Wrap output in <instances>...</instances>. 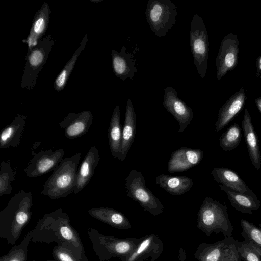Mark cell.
I'll list each match as a JSON object with an SVG mask.
<instances>
[{
    "label": "cell",
    "instance_id": "cell-27",
    "mask_svg": "<svg viewBox=\"0 0 261 261\" xmlns=\"http://www.w3.org/2000/svg\"><path fill=\"white\" fill-rule=\"evenodd\" d=\"M122 130L120 107L116 105L113 112L108 129L109 147L112 155L115 158H118L119 155Z\"/></svg>",
    "mask_w": 261,
    "mask_h": 261
},
{
    "label": "cell",
    "instance_id": "cell-11",
    "mask_svg": "<svg viewBox=\"0 0 261 261\" xmlns=\"http://www.w3.org/2000/svg\"><path fill=\"white\" fill-rule=\"evenodd\" d=\"M239 40L237 35L230 33L221 41L216 57V78L220 81L237 65L239 59Z\"/></svg>",
    "mask_w": 261,
    "mask_h": 261
},
{
    "label": "cell",
    "instance_id": "cell-30",
    "mask_svg": "<svg viewBox=\"0 0 261 261\" xmlns=\"http://www.w3.org/2000/svg\"><path fill=\"white\" fill-rule=\"evenodd\" d=\"M241 138V128L238 124L234 123L220 137V146L225 151L232 150L238 146Z\"/></svg>",
    "mask_w": 261,
    "mask_h": 261
},
{
    "label": "cell",
    "instance_id": "cell-12",
    "mask_svg": "<svg viewBox=\"0 0 261 261\" xmlns=\"http://www.w3.org/2000/svg\"><path fill=\"white\" fill-rule=\"evenodd\" d=\"M65 151L59 149L41 150L35 154L26 167L24 172L29 177H38L53 171L64 158Z\"/></svg>",
    "mask_w": 261,
    "mask_h": 261
},
{
    "label": "cell",
    "instance_id": "cell-18",
    "mask_svg": "<svg viewBox=\"0 0 261 261\" xmlns=\"http://www.w3.org/2000/svg\"><path fill=\"white\" fill-rule=\"evenodd\" d=\"M50 13L49 4L44 2L35 13L30 33L24 40L28 45V50L36 46L44 38L49 24Z\"/></svg>",
    "mask_w": 261,
    "mask_h": 261
},
{
    "label": "cell",
    "instance_id": "cell-38",
    "mask_svg": "<svg viewBox=\"0 0 261 261\" xmlns=\"http://www.w3.org/2000/svg\"><path fill=\"white\" fill-rule=\"evenodd\" d=\"M46 261H56V260L54 259V260H47Z\"/></svg>",
    "mask_w": 261,
    "mask_h": 261
},
{
    "label": "cell",
    "instance_id": "cell-25",
    "mask_svg": "<svg viewBox=\"0 0 261 261\" xmlns=\"http://www.w3.org/2000/svg\"><path fill=\"white\" fill-rule=\"evenodd\" d=\"M156 182L168 193L173 195H180L189 191L193 185L190 177L183 176L158 175Z\"/></svg>",
    "mask_w": 261,
    "mask_h": 261
},
{
    "label": "cell",
    "instance_id": "cell-31",
    "mask_svg": "<svg viewBox=\"0 0 261 261\" xmlns=\"http://www.w3.org/2000/svg\"><path fill=\"white\" fill-rule=\"evenodd\" d=\"M15 173L9 160L3 161L0 166V196L9 195L12 191L11 182L14 180Z\"/></svg>",
    "mask_w": 261,
    "mask_h": 261
},
{
    "label": "cell",
    "instance_id": "cell-1",
    "mask_svg": "<svg viewBox=\"0 0 261 261\" xmlns=\"http://www.w3.org/2000/svg\"><path fill=\"white\" fill-rule=\"evenodd\" d=\"M37 231L43 243L57 242L81 260L88 261L78 232L71 225L68 215L61 208L44 215L39 223Z\"/></svg>",
    "mask_w": 261,
    "mask_h": 261
},
{
    "label": "cell",
    "instance_id": "cell-5",
    "mask_svg": "<svg viewBox=\"0 0 261 261\" xmlns=\"http://www.w3.org/2000/svg\"><path fill=\"white\" fill-rule=\"evenodd\" d=\"M94 251L100 261L111 257L126 258L140 243L135 239H118L113 236L99 233L95 229L90 228L88 231Z\"/></svg>",
    "mask_w": 261,
    "mask_h": 261
},
{
    "label": "cell",
    "instance_id": "cell-24",
    "mask_svg": "<svg viewBox=\"0 0 261 261\" xmlns=\"http://www.w3.org/2000/svg\"><path fill=\"white\" fill-rule=\"evenodd\" d=\"M88 214L94 218L114 227L128 229L131 224L122 213L109 207H94L88 211Z\"/></svg>",
    "mask_w": 261,
    "mask_h": 261
},
{
    "label": "cell",
    "instance_id": "cell-29",
    "mask_svg": "<svg viewBox=\"0 0 261 261\" xmlns=\"http://www.w3.org/2000/svg\"><path fill=\"white\" fill-rule=\"evenodd\" d=\"M32 234L33 229L30 230L26 234L19 245H13L8 253L2 256L0 261H28V247L30 242L31 241Z\"/></svg>",
    "mask_w": 261,
    "mask_h": 261
},
{
    "label": "cell",
    "instance_id": "cell-32",
    "mask_svg": "<svg viewBox=\"0 0 261 261\" xmlns=\"http://www.w3.org/2000/svg\"><path fill=\"white\" fill-rule=\"evenodd\" d=\"M238 251L243 261H261V248L251 241L238 242Z\"/></svg>",
    "mask_w": 261,
    "mask_h": 261
},
{
    "label": "cell",
    "instance_id": "cell-20",
    "mask_svg": "<svg viewBox=\"0 0 261 261\" xmlns=\"http://www.w3.org/2000/svg\"><path fill=\"white\" fill-rule=\"evenodd\" d=\"M111 60L115 75L122 81L127 78L133 80L135 73L138 72L133 57L131 53L126 52L124 45L120 51H112Z\"/></svg>",
    "mask_w": 261,
    "mask_h": 261
},
{
    "label": "cell",
    "instance_id": "cell-16",
    "mask_svg": "<svg viewBox=\"0 0 261 261\" xmlns=\"http://www.w3.org/2000/svg\"><path fill=\"white\" fill-rule=\"evenodd\" d=\"M246 98L242 87L221 107L215 124L216 131L222 129L241 111Z\"/></svg>",
    "mask_w": 261,
    "mask_h": 261
},
{
    "label": "cell",
    "instance_id": "cell-15",
    "mask_svg": "<svg viewBox=\"0 0 261 261\" xmlns=\"http://www.w3.org/2000/svg\"><path fill=\"white\" fill-rule=\"evenodd\" d=\"M203 156V152L199 149L182 147L171 153L167 170L170 173L187 171L199 164Z\"/></svg>",
    "mask_w": 261,
    "mask_h": 261
},
{
    "label": "cell",
    "instance_id": "cell-7",
    "mask_svg": "<svg viewBox=\"0 0 261 261\" xmlns=\"http://www.w3.org/2000/svg\"><path fill=\"white\" fill-rule=\"evenodd\" d=\"M177 8L170 0H148L145 17L151 30L158 37H165L176 21Z\"/></svg>",
    "mask_w": 261,
    "mask_h": 261
},
{
    "label": "cell",
    "instance_id": "cell-10",
    "mask_svg": "<svg viewBox=\"0 0 261 261\" xmlns=\"http://www.w3.org/2000/svg\"><path fill=\"white\" fill-rule=\"evenodd\" d=\"M238 241L232 237L212 244H203L197 251L199 261H243L238 251Z\"/></svg>",
    "mask_w": 261,
    "mask_h": 261
},
{
    "label": "cell",
    "instance_id": "cell-36",
    "mask_svg": "<svg viewBox=\"0 0 261 261\" xmlns=\"http://www.w3.org/2000/svg\"><path fill=\"white\" fill-rule=\"evenodd\" d=\"M256 67L257 75L259 76L261 74V56H259L256 60Z\"/></svg>",
    "mask_w": 261,
    "mask_h": 261
},
{
    "label": "cell",
    "instance_id": "cell-13",
    "mask_svg": "<svg viewBox=\"0 0 261 261\" xmlns=\"http://www.w3.org/2000/svg\"><path fill=\"white\" fill-rule=\"evenodd\" d=\"M163 105L179 125L178 133L183 132L191 123L194 115L192 109L180 99L176 90L171 86L165 89Z\"/></svg>",
    "mask_w": 261,
    "mask_h": 261
},
{
    "label": "cell",
    "instance_id": "cell-8",
    "mask_svg": "<svg viewBox=\"0 0 261 261\" xmlns=\"http://www.w3.org/2000/svg\"><path fill=\"white\" fill-rule=\"evenodd\" d=\"M189 38L194 63L198 73L203 79L207 69L208 36L203 20L197 14L193 15L191 20Z\"/></svg>",
    "mask_w": 261,
    "mask_h": 261
},
{
    "label": "cell",
    "instance_id": "cell-37",
    "mask_svg": "<svg viewBox=\"0 0 261 261\" xmlns=\"http://www.w3.org/2000/svg\"><path fill=\"white\" fill-rule=\"evenodd\" d=\"M255 102L258 109L261 113V97L256 98L255 100Z\"/></svg>",
    "mask_w": 261,
    "mask_h": 261
},
{
    "label": "cell",
    "instance_id": "cell-34",
    "mask_svg": "<svg viewBox=\"0 0 261 261\" xmlns=\"http://www.w3.org/2000/svg\"><path fill=\"white\" fill-rule=\"evenodd\" d=\"M154 237L150 236L145 238L138 245L137 248L123 261H137L141 257L151 252L153 249Z\"/></svg>",
    "mask_w": 261,
    "mask_h": 261
},
{
    "label": "cell",
    "instance_id": "cell-33",
    "mask_svg": "<svg viewBox=\"0 0 261 261\" xmlns=\"http://www.w3.org/2000/svg\"><path fill=\"white\" fill-rule=\"evenodd\" d=\"M241 226L242 228L241 234L244 239L261 248V224L257 226L246 220L241 219Z\"/></svg>",
    "mask_w": 261,
    "mask_h": 261
},
{
    "label": "cell",
    "instance_id": "cell-19",
    "mask_svg": "<svg viewBox=\"0 0 261 261\" xmlns=\"http://www.w3.org/2000/svg\"><path fill=\"white\" fill-rule=\"evenodd\" d=\"M136 130V115L130 98L127 101L121 147L118 159L124 161L134 142Z\"/></svg>",
    "mask_w": 261,
    "mask_h": 261
},
{
    "label": "cell",
    "instance_id": "cell-17",
    "mask_svg": "<svg viewBox=\"0 0 261 261\" xmlns=\"http://www.w3.org/2000/svg\"><path fill=\"white\" fill-rule=\"evenodd\" d=\"M99 162V151L95 146H92L86 153L78 168L74 193L77 194L82 191L90 182L94 175L95 169Z\"/></svg>",
    "mask_w": 261,
    "mask_h": 261
},
{
    "label": "cell",
    "instance_id": "cell-2",
    "mask_svg": "<svg viewBox=\"0 0 261 261\" xmlns=\"http://www.w3.org/2000/svg\"><path fill=\"white\" fill-rule=\"evenodd\" d=\"M32 206L31 192L21 190L13 196L0 212V237L14 245L31 218Z\"/></svg>",
    "mask_w": 261,
    "mask_h": 261
},
{
    "label": "cell",
    "instance_id": "cell-26",
    "mask_svg": "<svg viewBox=\"0 0 261 261\" xmlns=\"http://www.w3.org/2000/svg\"><path fill=\"white\" fill-rule=\"evenodd\" d=\"M220 186L221 190L226 193L231 205L237 211L252 214L253 211L260 207V202L256 196L233 191L222 185Z\"/></svg>",
    "mask_w": 261,
    "mask_h": 261
},
{
    "label": "cell",
    "instance_id": "cell-3",
    "mask_svg": "<svg viewBox=\"0 0 261 261\" xmlns=\"http://www.w3.org/2000/svg\"><path fill=\"white\" fill-rule=\"evenodd\" d=\"M81 152L64 158L46 180L41 193L50 199L64 198L73 192L76 182Z\"/></svg>",
    "mask_w": 261,
    "mask_h": 261
},
{
    "label": "cell",
    "instance_id": "cell-6",
    "mask_svg": "<svg viewBox=\"0 0 261 261\" xmlns=\"http://www.w3.org/2000/svg\"><path fill=\"white\" fill-rule=\"evenodd\" d=\"M54 43V37L49 34L40 40L36 46L28 50L24 72L20 83L21 89L31 91L33 89Z\"/></svg>",
    "mask_w": 261,
    "mask_h": 261
},
{
    "label": "cell",
    "instance_id": "cell-22",
    "mask_svg": "<svg viewBox=\"0 0 261 261\" xmlns=\"http://www.w3.org/2000/svg\"><path fill=\"white\" fill-rule=\"evenodd\" d=\"M242 127L247 144L250 159L253 165L258 170L261 165V155L257 136L254 129L250 114L247 109L245 110L242 122Z\"/></svg>",
    "mask_w": 261,
    "mask_h": 261
},
{
    "label": "cell",
    "instance_id": "cell-21",
    "mask_svg": "<svg viewBox=\"0 0 261 261\" xmlns=\"http://www.w3.org/2000/svg\"><path fill=\"white\" fill-rule=\"evenodd\" d=\"M215 180L233 191L256 196L239 175L224 167L214 168L211 173Z\"/></svg>",
    "mask_w": 261,
    "mask_h": 261
},
{
    "label": "cell",
    "instance_id": "cell-9",
    "mask_svg": "<svg viewBox=\"0 0 261 261\" xmlns=\"http://www.w3.org/2000/svg\"><path fill=\"white\" fill-rule=\"evenodd\" d=\"M127 196L138 202L141 207L153 215L162 213L164 206L160 200L147 188L142 173L133 169L125 178Z\"/></svg>",
    "mask_w": 261,
    "mask_h": 261
},
{
    "label": "cell",
    "instance_id": "cell-4",
    "mask_svg": "<svg viewBox=\"0 0 261 261\" xmlns=\"http://www.w3.org/2000/svg\"><path fill=\"white\" fill-rule=\"evenodd\" d=\"M197 226L207 236L213 232L232 237L234 227L229 218L226 208L219 202L206 197L198 213Z\"/></svg>",
    "mask_w": 261,
    "mask_h": 261
},
{
    "label": "cell",
    "instance_id": "cell-23",
    "mask_svg": "<svg viewBox=\"0 0 261 261\" xmlns=\"http://www.w3.org/2000/svg\"><path fill=\"white\" fill-rule=\"evenodd\" d=\"M26 119V116L19 114L15 117L9 125L1 131V149L16 147L18 146L21 140Z\"/></svg>",
    "mask_w": 261,
    "mask_h": 261
},
{
    "label": "cell",
    "instance_id": "cell-28",
    "mask_svg": "<svg viewBox=\"0 0 261 261\" xmlns=\"http://www.w3.org/2000/svg\"><path fill=\"white\" fill-rule=\"evenodd\" d=\"M88 40L87 35H85L77 49L74 51L73 55L55 79L53 87L56 91H61L65 88L77 58L82 51L85 48Z\"/></svg>",
    "mask_w": 261,
    "mask_h": 261
},
{
    "label": "cell",
    "instance_id": "cell-35",
    "mask_svg": "<svg viewBox=\"0 0 261 261\" xmlns=\"http://www.w3.org/2000/svg\"><path fill=\"white\" fill-rule=\"evenodd\" d=\"M52 255L56 261H83L70 250L62 245L55 246L53 248Z\"/></svg>",
    "mask_w": 261,
    "mask_h": 261
},
{
    "label": "cell",
    "instance_id": "cell-14",
    "mask_svg": "<svg viewBox=\"0 0 261 261\" xmlns=\"http://www.w3.org/2000/svg\"><path fill=\"white\" fill-rule=\"evenodd\" d=\"M93 118L91 112L88 110L69 113L59 125L64 129L65 135L68 139H74L82 137L88 132Z\"/></svg>",
    "mask_w": 261,
    "mask_h": 261
}]
</instances>
